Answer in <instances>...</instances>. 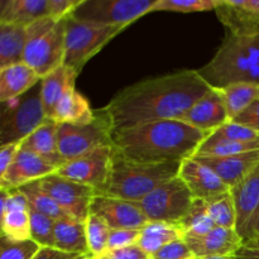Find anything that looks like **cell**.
I'll use <instances>...</instances> for the list:
<instances>
[{
  "label": "cell",
  "mask_w": 259,
  "mask_h": 259,
  "mask_svg": "<svg viewBox=\"0 0 259 259\" xmlns=\"http://www.w3.org/2000/svg\"><path fill=\"white\" fill-rule=\"evenodd\" d=\"M212 89L197 70H182L139 81L119 91L101 109L113 133L182 116Z\"/></svg>",
  "instance_id": "cell-1"
},
{
  "label": "cell",
  "mask_w": 259,
  "mask_h": 259,
  "mask_svg": "<svg viewBox=\"0 0 259 259\" xmlns=\"http://www.w3.org/2000/svg\"><path fill=\"white\" fill-rule=\"evenodd\" d=\"M209 134L181 120H158L111 134V144L131 161L144 163L180 162L194 158Z\"/></svg>",
  "instance_id": "cell-2"
},
{
  "label": "cell",
  "mask_w": 259,
  "mask_h": 259,
  "mask_svg": "<svg viewBox=\"0 0 259 259\" xmlns=\"http://www.w3.org/2000/svg\"><path fill=\"white\" fill-rule=\"evenodd\" d=\"M197 72L215 89L235 82L259 83V32L229 34L211 61Z\"/></svg>",
  "instance_id": "cell-3"
},
{
  "label": "cell",
  "mask_w": 259,
  "mask_h": 259,
  "mask_svg": "<svg viewBox=\"0 0 259 259\" xmlns=\"http://www.w3.org/2000/svg\"><path fill=\"white\" fill-rule=\"evenodd\" d=\"M180 167V162L131 161L114 149L108 182L99 194L139 202L159 185L179 176Z\"/></svg>",
  "instance_id": "cell-4"
},
{
  "label": "cell",
  "mask_w": 259,
  "mask_h": 259,
  "mask_svg": "<svg viewBox=\"0 0 259 259\" xmlns=\"http://www.w3.org/2000/svg\"><path fill=\"white\" fill-rule=\"evenodd\" d=\"M65 32L66 18L55 19L47 15L27 25L23 62L40 78L63 65Z\"/></svg>",
  "instance_id": "cell-5"
},
{
  "label": "cell",
  "mask_w": 259,
  "mask_h": 259,
  "mask_svg": "<svg viewBox=\"0 0 259 259\" xmlns=\"http://www.w3.org/2000/svg\"><path fill=\"white\" fill-rule=\"evenodd\" d=\"M45 120L39 81L24 95L0 104V148L22 143Z\"/></svg>",
  "instance_id": "cell-6"
},
{
  "label": "cell",
  "mask_w": 259,
  "mask_h": 259,
  "mask_svg": "<svg viewBox=\"0 0 259 259\" xmlns=\"http://www.w3.org/2000/svg\"><path fill=\"white\" fill-rule=\"evenodd\" d=\"M123 29L125 28L83 22L70 15L66 18L63 65L80 75L88 61Z\"/></svg>",
  "instance_id": "cell-7"
},
{
  "label": "cell",
  "mask_w": 259,
  "mask_h": 259,
  "mask_svg": "<svg viewBox=\"0 0 259 259\" xmlns=\"http://www.w3.org/2000/svg\"><path fill=\"white\" fill-rule=\"evenodd\" d=\"M194 196L179 176L149 192L138 202L148 222L179 225L191 207Z\"/></svg>",
  "instance_id": "cell-8"
},
{
  "label": "cell",
  "mask_w": 259,
  "mask_h": 259,
  "mask_svg": "<svg viewBox=\"0 0 259 259\" xmlns=\"http://www.w3.org/2000/svg\"><path fill=\"white\" fill-rule=\"evenodd\" d=\"M156 0H81L71 17L101 25L126 28L152 13Z\"/></svg>",
  "instance_id": "cell-9"
},
{
  "label": "cell",
  "mask_w": 259,
  "mask_h": 259,
  "mask_svg": "<svg viewBox=\"0 0 259 259\" xmlns=\"http://www.w3.org/2000/svg\"><path fill=\"white\" fill-rule=\"evenodd\" d=\"M111 134L105 114L96 110L94 120L85 125L58 124V151L66 163L94 149L111 146Z\"/></svg>",
  "instance_id": "cell-10"
},
{
  "label": "cell",
  "mask_w": 259,
  "mask_h": 259,
  "mask_svg": "<svg viewBox=\"0 0 259 259\" xmlns=\"http://www.w3.org/2000/svg\"><path fill=\"white\" fill-rule=\"evenodd\" d=\"M113 154V144L100 147L63 163L56 174L71 181L93 187L96 194H99L108 182Z\"/></svg>",
  "instance_id": "cell-11"
},
{
  "label": "cell",
  "mask_w": 259,
  "mask_h": 259,
  "mask_svg": "<svg viewBox=\"0 0 259 259\" xmlns=\"http://www.w3.org/2000/svg\"><path fill=\"white\" fill-rule=\"evenodd\" d=\"M39 186L70 218L85 222L96 191L90 186L52 174L39 180Z\"/></svg>",
  "instance_id": "cell-12"
},
{
  "label": "cell",
  "mask_w": 259,
  "mask_h": 259,
  "mask_svg": "<svg viewBox=\"0 0 259 259\" xmlns=\"http://www.w3.org/2000/svg\"><path fill=\"white\" fill-rule=\"evenodd\" d=\"M90 212L100 217L110 229L141 230L148 223L138 202L101 194L94 196Z\"/></svg>",
  "instance_id": "cell-13"
},
{
  "label": "cell",
  "mask_w": 259,
  "mask_h": 259,
  "mask_svg": "<svg viewBox=\"0 0 259 259\" xmlns=\"http://www.w3.org/2000/svg\"><path fill=\"white\" fill-rule=\"evenodd\" d=\"M181 121L207 134L212 133L223 124L229 121L222 91L212 88L191 106V109L182 116Z\"/></svg>",
  "instance_id": "cell-14"
},
{
  "label": "cell",
  "mask_w": 259,
  "mask_h": 259,
  "mask_svg": "<svg viewBox=\"0 0 259 259\" xmlns=\"http://www.w3.org/2000/svg\"><path fill=\"white\" fill-rule=\"evenodd\" d=\"M215 12L228 27L229 34L249 35L259 32V0H219Z\"/></svg>",
  "instance_id": "cell-15"
},
{
  "label": "cell",
  "mask_w": 259,
  "mask_h": 259,
  "mask_svg": "<svg viewBox=\"0 0 259 259\" xmlns=\"http://www.w3.org/2000/svg\"><path fill=\"white\" fill-rule=\"evenodd\" d=\"M179 177L189 187L194 199L204 201H209L230 190L212 169L195 158L182 162Z\"/></svg>",
  "instance_id": "cell-16"
},
{
  "label": "cell",
  "mask_w": 259,
  "mask_h": 259,
  "mask_svg": "<svg viewBox=\"0 0 259 259\" xmlns=\"http://www.w3.org/2000/svg\"><path fill=\"white\" fill-rule=\"evenodd\" d=\"M185 242L196 259L207 257H233L244 245L235 229L215 227L204 237H185Z\"/></svg>",
  "instance_id": "cell-17"
},
{
  "label": "cell",
  "mask_w": 259,
  "mask_h": 259,
  "mask_svg": "<svg viewBox=\"0 0 259 259\" xmlns=\"http://www.w3.org/2000/svg\"><path fill=\"white\" fill-rule=\"evenodd\" d=\"M57 168L46 162L33 152L27 149H18L14 159L7 175V189L17 190L32 182L39 181L50 175L56 174Z\"/></svg>",
  "instance_id": "cell-18"
},
{
  "label": "cell",
  "mask_w": 259,
  "mask_h": 259,
  "mask_svg": "<svg viewBox=\"0 0 259 259\" xmlns=\"http://www.w3.org/2000/svg\"><path fill=\"white\" fill-rule=\"evenodd\" d=\"M209 167L229 189L239 184L259 163V149L227 157H194Z\"/></svg>",
  "instance_id": "cell-19"
},
{
  "label": "cell",
  "mask_w": 259,
  "mask_h": 259,
  "mask_svg": "<svg viewBox=\"0 0 259 259\" xmlns=\"http://www.w3.org/2000/svg\"><path fill=\"white\" fill-rule=\"evenodd\" d=\"M230 194L237 211L235 230L243 239L245 229L259 206V163L239 184L230 189Z\"/></svg>",
  "instance_id": "cell-20"
},
{
  "label": "cell",
  "mask_w": 259,
  "mask_h": 259,
  "mask_svg": "<svg viewBox=\"0 0 259 259\" xmlns=\"http://www.w3.org/2000/svg\"><path fill=\"white\" fill-rule=\"evenodd\" d=\"M3 234L14 240L30 239V206L19 190H10L5 205Z\"/></svg>",
  "instance_id": "cell-21"
},
{
  "label": "cell",
  "mask_w": 259,
  "mask_h": 259,
  "mask_svg": "<svg viewBox=\"0 0 259 259\" xmlns=\"http://www.w3.org/2000/svg\"><path fill=\"white\" fill-rule=\"evenodd\" d=\"M77 73L67 66L62 65L47 76L40 78V99L46 119L52 120L56 106L67 91L75 88Z\"/></svg>",
  "instance_id": "cell-22"
},
{
  "label": "cell",
  "mask_w": 259,
  "mask_h": 259,
  "mask_svg": "<svg viewBox=\"0 0 259 259\" xmlns=\"http://www.w3.org/2000/svg\"><path fill=\"white\" fill-rule=\"evenodd\" d=\"M57 131L58 123L47 119L20 143V148L33 152L58 169L65 161L58 151Z\"/></svg>",
  "instance_id": "cell-23"
},
{
  "label": "cell",
  "mask_w": 259,
  "mask_h": 259,
  "mask_svg": "<svg viewBox=\"0 0 259 259\" xmlns=\"http://www.w3.org/2000/svg\"><path fill=\"white\" fill-rule=\"evenodd\" d=\"M39 81V76L24 62L0 68V104L24 95Z\"/></svg>",
  "instance_id": "cell-24"
},
{
  "label": "cell",
  "mask_w": 259,
  "mask_h": 259,
  "mask_svg": "<svg viewBox=\"0 0 259 259\" xmlns=\"http://www.w3.org/2000/svg\"><path fill=\"white\" fill-rule=\"evenodd\" d=\"M94 118L95 111L91 109L89 100L73 88L65 94L56 106L52 120L58 124L85 125L91 123Z\"/></svg>",
  "instance_id": "cell-25"
},
{
  "label": "cell",
  "mask_w": 259,
  "mask_h": 259,
  "mask_svg": "<svg viewBox=\"0 0 259 259\" xmlns=\"http://www.w3.org/2000/svg\"><path fill=\"white\" fill-rule=\"evenodd\" d=\"M47 15L48 0H0V23L27 27Z\"/></svg>",
  "instance_id": "cell-26"
},
{
  "label": "cell",
  "mask_w": 259,
  "mask_h": 259,
  "mask_svg": "<svg viewBox=\"0 0 259 259\" xmlns=\"http://www.w3.org/2000/svg\"><path fill=\"white\" fill-rule=\"evenodd\" d=\"M55 248L70 254L90 255L86 240L85 222L73 218L57 220L55 223Z\"/></svg>",
  "instance_id": "cell-27"
},
{
  "label": "cell",
  "mask_w": 259,
  "mask_h": 259,
  "mask_svg": "<svg viewBox=\"0 0 259 259\" xmlns=\"http://www.w3.org/2000/svg\"><path fill=\"white\" fill-rule=\"evenodd\" d=\"M27 27L0 23V68L23 62Z\"/></svg>",
  "instance_id": "cell-28"
},
{
  "label": "cell",
  "mask_w": 259,
  "mask_h": 259,
  "mask_svg": "<svg viewBox=\"0 0 259 259\" xmlns=\"http://www.w3.org/2000/svg\"><path fill=\"white\" fill-rule=\"evenodd\" d=\"M182 238H184V232L179 225L168 224V223L148 222L141 229L137 245H139L144 252H147L152 257L162 247L174 240L182 239Z\"/></svg>",
  "instance_id": "cell-29"
},
{
  "label": "cell",
  "mask_w": 259,
  "mask_h": 259,
  "mask_svg": "<svg viewBox=\"0 0 259 259\" xmlns=\"http://www.w3.org/2000/svg\"><path fill=\"white\" fill-rule=\"evenodd\" d=\"M219 90L222 91L229 120L237 118L259 99V83L235 82Z\"/></svg>",
  "instance_id": "cell-30"
},
{
  "label": "cell",
  "mask_w": 259,
  "mask_h": 259,
  "mask_svg": "<svg viewBox=\"0 0 259 259\" xmlns=\"http://www.w3.org/2000/svg\"><path fill=\"white\" fill-rule=\"evenodd\" d=\"M179 227L184 232V238L204 237L205 234L211 232L215 224L207 211V202L204 200L194 199L189 212L180 222Z\"/></svg>",
  "instance_id": "cell-31"
},
{
  "label": "cell",
  "mask_w": 259,
  "mask_h": 259,
  "mask_svg": "<svg viewBox=\"0 0 259 259\" xmlns=\"http://www.w3.org/2000/svg\"><path fill=\"white\" fill-rule=\"evenodd\" d=\"M18 190L27 197L30 209L35 210V211L51 218V219H53L55 222L61 219H66V218H70L62 209H61L60 205H58L52 197L48 196V195L40 189L39 181L28 184L25 185V186L19 187Z\"/></svg>",
  "instance_id": "cell-32"
},
{
  "label": "cell",
  "mask_w": 259,
  "mask_h": 259,
  "mask_svg": "<svg viewBox=\"0 0 259 259\" xmlns=\"http://www.w3.org/2000/svg\"><path fill=\"white\" fill-rule=\"evenodd\" d=\"M207 202V211L214 222L215 227L225 229H235L237 225V211H235L234 200L230 190L225 194L219 195Z\"/></svg>",
  "instance_id": "cell-33"
},
{
  "label": "cell",
  "mask_w": 259,
  "mask_h": 259,
  "mask_svg": "<svg viewBox=\"0 0 259 259\" xmlns=\"http://www.w3.org/2000/svg\"><path fill=\"white\" fill-rule=\"evenodd\" d=\"M85 230L89 253L91 257H100L105 254L110 234L109 225L100 217L90 212L88 219L85 220Z\"/></svg>",
  "instance_id": "cell-34"
},
{
  "label": "cell",
  "mask_w": 259,
  "mask_h": 259,
  "mask_svg": "<svg viewBox=\"0 0 259 259\" xmlns=\"http://www.w3.org/2000/svg\"><path fill=\"white\" fill-rule=\"evenodd\" d=\"M257 149H259V141L244 143V142L232 141L209 142L205 139L194 157H227L257 151Z\"/></svg>",
  "instance_id": "cell-35"
},
{
  "label": "cell",
  "mask_w": 259,
  "mask_h": 259,
  "mask_svg": "<svg viewBox=\"0 0 259 259\" xmlns=\"http://www.w3.org/2000/svg\"><path fill=\"white\" fill-rule=\"evenodd\" d=\"M55 220L30 209V239L39 247L55 248Z\"/></svg>",
  "instance_id": "cell-36"
},
{
  "label": "cell",
  "mask_w": 259,
  "mask_h": 259,
  "mask_svg": "<svg viewBox=\"0 0 259 259\" xmlns=\"http://www.w3.org/2000/svg\"><path fill=\"white\" fill-rule=\"evenodd\" d=\"M219 0H156L152 12L199 13L217 9Z\"/></svg>",
  "instance_id": "cell-37"
},
{
  "label": "cell",
  "mask_w": 259,
  "mask_h": 259,
  "mask_svg": "<svg viewBox=\"0 0 259 259\" xmlns=\"http://www.w3.org/2000/svg\"><path fill=\"white\" fill-rule=\"evenodd\" d=\"M206 141H232V142H257L259 141V134L248 126L238 124L235 121H227L220 128L209 134Z\"/></svg>",
  "instance_id": "cell-38"
},
{
  "label": "cell",
  "mask_w": 259,
  "mask_h": 259,
  "mask_svg": "<svg viewBox=\"0 0 259 259\" xmlns=\"http://www.w3.org/2000/svg\"><path fill=\"white\" fill-rule=\"evenodd\" d=\"M39 248L32 239L19 242L0 235V259H33Z\"/></svg>",
  "instance_id": "cell-39"
},
{
  "label": "cell",
  "mask_w": 259,
  "mask_h": 259,
  "mask_svg": "<svg viewBox=\"0 0 259 259\" xmlns=\"http://www.w3.org/2000/svg\"><path fill=\"white\" fill-rule=\"evenodd\" d=\"M151 259H196L185 239H177L168 243L157 253L152 255Z\"/></svg>",
  "instance_id": "cell-40"
},
{
  "label": "cell",
  "mask_w": 259,
  "mask_h": 259,
  "mask_svg": "<svg viewBox=\"0 0 259 259\" xmlns=\"http://www.w3.org/2000/svg\"><path fill=\"white\" fill-rule=\"evenodd\" d=\"M141 230L133 229H110L108 239V248L106 253L110 250L120 249V248L129 247V245L137 244L138 242Z\"/></svg>",
  "instance_id": "cell-41"
},
{
  "label": "cell",
  "mask_w": 259,
  "mask_h": 259,
  "mask_svg": "<svg viewBox=\"0 0 259 259\" xmlns=\"http://www.w3.org/2000/svg\"><path fill=\"white\" fill-rule=\"evenodd\" d=\"M19 147L20 143H14L0 148V191H4V190L9 191L7 189V181H5V179H7L10 164H12Z\"/></svg>",
  "instance_id": "cell-42"
},
{
  "label": "cell",
  "mask_w": 259,
  "mask_h": 259,
  "mask_svg": "<svg viewBox=\"0 0 259 259\" xmlns=\"http://www.w3.org/2000/svg\"><path fill=\"white\" fill-rule=\"evenodd\" d=\"M81 0H48L50 17L55 19H65L72 14Z\"/></svg>",
  "instance_id": "cell-43"
},
{
  "label": "cell",
  "mask_w": 259,
  "mask_h": 259,
  "mask_svg": "<svg viewBox=\"0 0 259 259\" xmlns=\"http://www.w3.org/2000/svg\"><path fill=\"white\" fill-rule=\"evenodd\" d=\"M232 121L248 126L259 134V99Z\"/></svg>",
  "instance_id": "cell-44"
},
{
  "label": "cell",
  "mask_w": 259,
  "mask_h": 259,
  "mask_svg": "<svg viewBox=\"0 0 259 259\" xmlns=\"http://www.w3.org/2000/svg\"><path fill=\"white\" fill-rule=\"evenodd\" d=\"M109 259H151V255L144 252L139 245L133 244L129 247L120 248V249L110 250L105 253Z\"/></svg>",
  "instance_id": "cell-45"
},
{
  "label": "cell",
  "mask_w": 259,
  "mask_h": 259,
  "mask_svg": "<svg viewBox=\"0 0 259 259\" xmlns=\"http://www.w3.org/2000/svg\"><path fill=\"white\" fill-rule=\"evenodd\" d=\"M82 257H88V255L70 254V253H65L56 248L40 247L33 259H80Z\"/></svg>",
  "instance_id": "cell-46"
},
{
  "label": "cell",
  "mask_w": 259,
  "mask_h": 259,
  "mask_svg": "<svg viewBox=\"0 0 259 259\" xmlns=\"http://www.w3.org/2000/svg\"><path fill=\"white\" fill-rule=\"evenodd\" d=\"M258 235H259V206H258L257 211H255L254 215H253L252 219H250L247 229H245L244 237H243V242H244V244H245V243H248L249 240L254 239V238L258 237Z\"/></svg>",
  "instance_id": "cell-47"
},
{
  "label": "cell",
  "mask_w": 259,
  "mask_h": 259,
  "mask_svg": "<svg viewBox=\"0 0 259 259\" xmlns=\"http://www.w3.org/2000/svg\"><path fill=\"white\" fill-rule=\"evenodd\" d=\"M234 259H259V248H248L243 245L234 255Z\"/></svg>",
  "instance_id": "cell-48"
},
{
  "label": "cell",
  "mask_w": 259,
  "mask_h": 259,
  "mask_svg": "<svg viewBox=\"0 0 259 259\" xmlns=\"http://www.w3.org/2000/svg\"><path fill=\"white\" fill-rule=\"evenodd\" d=\"M9 192L7 190L0 191V235H3V220H4V212H5V205H7L8 196Z\"/></svg>",
  "instance_id": "cell-49"
},
{
  "label": "cell",
  "mask_w": 259,
  "mask_h": 259,
  "mask_svg": "<svg viewBox=\"0 0 259 259\" xmlns=\"http://www.w3.org/2000/svg\"><path fill=\"white\" fill-rule=\"evenodd\" d=\"M244 247H248V248H259V235L258 237H255L254 239L249 240L248 243H245Z\"/></svg>",
  "instance_id": "cell-50"
},
{
  "label": "cell",
  "mask_w": 259,
  "mask_h": 259,
  "mask_svg": "<svg viewBox=\"0 0 259 259\" xmlns=\"http://www.w3.org/2000/svg\"><path fill=\"white\" fill-rule=\"evenodd\" d=\"M201 259H234L233 257H207V258H201Z\"/></svg>",
  "instance_id": "cell-51"
},
{
  "label": "cell",
  "mask_w": 259,
  "mask_h": 259,
  "mask_svg": "<svg viewBox=\"0 0 259 259\" xmlns=\"http://www.w3.org/2000/svg\"><path fill=\"white\" fill-rule=\"evenodd\" d=\"M96 259H109L108 258V255L106 254H103V255H100V257H95Z\"/></svg>",
  "instance_id": "cell-52"
},
{
  "label": "cell",
  "mask_w": 259,
  "mask_h": 259,
  "mask_svg": "<svg viewBox=\"0 0 259 259\" xmlns=\"http://www.w3.org/2000/svg\"><path fill=\"white\" fill-rule=\"evenodd\" d=\"M85 259H96L95 257H91V255H88V257H86Z\"/></svg>",
  "instance_id": "cell-53"
},
{
  "label": "cell",
  "mask_w": 259,
  "mask_h": 259,
  "mask_svg": "<svg viewBox=\"0 0 259 259\" xmlns=\"http://www.w3.org/2000/svg\"><path fill=\"white\" fill-rule=\"evenodd\" d=\"M85 258H86V257H82V258H80V259H85Z\"/></svg>",
  "instance_id": "cell-54"
}]
</instances>
